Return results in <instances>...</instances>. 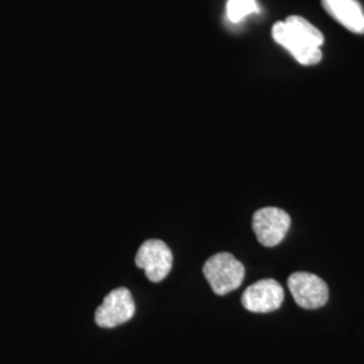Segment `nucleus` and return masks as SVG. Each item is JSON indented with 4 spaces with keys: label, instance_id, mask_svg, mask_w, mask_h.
I'll return each mask as SVG.
<instances>
[{
    "label": "nucleus",
    "instance_id": "nucleus-1",
    "mask_svg": "<svg viewBox=\"0 0 364 364\" xmlns=\"http://www.w3.org/2000/svg\"><path fill=\"white\" fill-rule=\"evenodd\" d=\"M273 38L285 48L301 65H316L323 60V33L309 21L299 15H291L287 21L273 27Z\"/></svg>",
    "mask_w": 364,
    "mask_h": 364
},
{
    "label": "nucleus",
    "instance_id": "nucleus-2",
    "mask_svg": "<svg viewBox=\"0 0 364 364\" xmlns=\"http://www.w3.org/2000/svg\"><path fill=\"white\" fill-rule=\"evenodd\" d=\"M212 290L224 296L236 290L245 279V266L228 252H219L210 257L203 269Z\"/></svg>",
    "mask_w": 364,
    "mask_h": 364
},
{
    "label": "nucleus",
    "instance_id": "nucleus-3",
    "mask_svg": "<svg viewBox=\"0 0 364 364\" xmlns=\"http://www.w3.org/2000/svg\"><path fill=\"white\" fill-rule=\"evenodd\" d=\"M290 223V216L284 209L266 207L254 213L252 228L260 245L264 247H275L285 239Z\"/></svg>",
    "mask_w": 364,
    "mask_h": 364
},
{
    "label": "nucleus",
    "instance_id": "nucleus-4",
    "mask_svg": "<svg viewBox=\"0 0 364 364\" xmlns=\"http://www.w3.org/2000/svg\"><path fill=\"white\" fill-rule=\"evenodd\" d=\"M287 287L296 301L304 309H317L326 304L329 289L326 282L314 274L297 272L287 279Z\"/></svg>",
    "mask_w": 364,
    "mask_h": 364
},
{
    "label": "nucleus",
    "instance_id": "nucleus-5",
    "mask_svg": "<svg viewBox=\"0 0 364 364\" xmlns=\"http://www.w3.org/2000/svg\"><path fill=\"white\" fill-rule=\"evenodd\" d=\"M135 264L144 270L151 282H161L171 270L173 254L162 240L150 239L138 250Z\"/></svg>",
    "mask_w": 364,
    "mask_h": 364
},
{
    "label": "nucleus",
    "instance_id": "nucleus-6",
    "mask_svg": "<svg viewBox=\"0 0 364 364\" xmlns=\"http://www.w3.org/2000/svg\"><path fill=\"white\" fill-rule=\"evenodd\" d=\"M135 314V302L130 290L119 287L112 290L95 314L96 324L102 328H115L122 326Z\"/></svg>",
    "mask_w": 364,
    "mask_h": 364
},
{
    "label": "nucleus",
    "instance_id": "nucleus-7",
    "mask_svg": "<svg viewBox=\"0 0 364 364\" xmlns=\"http://www.w3.org/2000/svg\"><path fill=\"white\" fill-rule=\"evenodd\" d=\"M284 299V289L277 281L262 279L245 290L242 304L250 312L270 313L281 308Z\"/></svg>",
    "mask_w": 364,
    "mask_h": 364
},
{
    "label": "nucleus",
    "instance_id": "nucleus-8",
    "mask_svg": "<svg viewBox=\"0 0 364 364\" xmlns=\"http://www.w3.org/2000/svg\"><path fill=\"white\" fill-rule=\"evenodd\" d=\"M326 13L352 33L364 34V11L358 0H323Z\"/></svg>",
    "mask_w": 364,
    "mask_h": 364
},
{
    "label": "nucleus",
    "instance_id": "nucleus-9",
    "mask_svg": "<svg viewBox=\"0 0 364 364\" xmlns=\"http://www.w3.org/2000/svg\"><path fill=\"white\" fill-rule=\"evenodd\" d=\"M258 11V4L255 0H228L227 16L231 22L237 23L248 15Z\"/></svg>",
    "mask_w": 364,
    "mask_h": 364
}]
</instances>
